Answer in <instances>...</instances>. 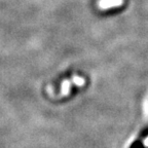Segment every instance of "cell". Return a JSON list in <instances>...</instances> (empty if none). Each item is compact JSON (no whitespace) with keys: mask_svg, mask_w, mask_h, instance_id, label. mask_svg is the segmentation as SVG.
I'll return each mask as SVG.
<instances>
[{"mask_svg":"<svg viewBox=\"0 0 148 148\" xmlns=\"http://www.w3.org/2000/svg\"><path fill=\"white\" fill-rule=\"evenodd\" d=\"M144 145L145 146H148V138L145 139V141H144Z\"/></svg>","mask_w":148,"mask_h":148,"instance_id":"obj_4","label":"cell"},{"mask_svg":"<svg viewBox=\"0 0 148 148\" xmlns=\"http://www.w3.org/2000/svg\"><path fill=\"white\" fill-rule=\"evenodd\" d=\"M121 0H101L100 1V6L101 8L105 9V8H109L111 6H118V5L121 4Z\"/></svg>","mask_w":148,"mask_h":148,"instance_id":"obj_1","label":"cell"},{"mask_svg":"<svg viewBox=\"0 0 148 148\" xmlns=\"http://www.w3.org/2000/svg\"><path fill=\"white\" fill-rule=\"evenodd\" d=\"M73 81H75V83H76L77 86H82L83 83H84V80H83L82 78H80V77H78V76L73 77Z\"/></svg>","mask_w":148,"mask_h":148,"instance_id":"obj_3","label":"cell"},{"mask_svg":"<svg viewBox=\"0 0 148 148\" xmlns=\"http://www.w3.org/2000/svg\"><path fill=\"white\" fill-rule=\"evenodd\" d=\"M63 94L64 95H67L68 94V90H69V81H64L63 82Z\"/></svg>","mask_w":148,"mask_h":148,"instance_id":"obj_2","label":"cell"}]
</instances>
